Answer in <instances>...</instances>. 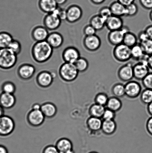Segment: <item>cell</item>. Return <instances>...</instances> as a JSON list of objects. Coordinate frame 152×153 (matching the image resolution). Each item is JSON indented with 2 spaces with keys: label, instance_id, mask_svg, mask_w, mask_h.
Instances as JSON below:
<instances>
[{
  "label": "cell",
  "instance_id": "2e32d148",
  "mask_svg": "<svg viewBox=\"0 0 152 153\" xmlns=\"http://www.w3.org/2000/svg\"><path fill=\"white\" fill-rule=\"evenodd\" d=\"M123 26V22L122 17L112 15L107 19L105 27L109 31L121 29Z\"/></svg>",
  "mask_w": 152,
  "mask_h": 153
},
{
  "label": "cell",
  "instance_id": "94428289",
  "mask_svg": "<svg viewBox=\"0 0 152 153\" xmlns=\"http://www.w3.org/2000/svg\"><path fill=\"white\" fill-rule=\"evenodd\" d=\"M149 18L150 20L152 22V10H151L149 13Z\"/></svg>",
  "mask_w": 152,
  "mask_h": 153
},
{
  "label": "cell",
  "instance_id": "f907efd6",
  "mask_svg": "<svg viewBox=\"0 0 152 153\" xmlns=\"http://www.w3.org/2000/svg\"><path fill=\"white\" fill-rule=\"evenodd\" d=\"M148 38L152 40V25H148L144 30Z\"/></svg>",
  "mask_w": 152,
  "mask_h": 153
},
{
  "label": "cell",
  "instance_id": "1f68e13d",
  "mask_svg": "<svg viewBox=\"0 0 152 153\" xmlns=\"http://www.w3.org/2000/svg\"><path fill=\"white\" fill-rule=\"evenodd\" d=\"M41 110L45 117H51L56 113V108L54 105L50 103H47L41 106Z\"/></svg>",
  "mask_w": 152,
  "mask_h": 153
},
{
  "label": "cell",
  "instance_id": "ac0fdd59",
  "mask_svg": "<svg viewBox=\"0 0 152 153\" xmlns=\"http://www.w3.org/2000/svg\"><path fill=\"white\" fill-rule=\"evenodd\" d=\"M39 8L43 13H51L59 7L55 0H39Z\"/></svg>",
  "mask_w": 152,
  "mask_h": 153
},
{
  "label": "cell",
  "instance_id": "3957f363",
  "mask_svg": "<svg viewBox=\"0 0 152 153\" xmlns=\"http://www.w3.org/2000/svg\"><path fill=\"white\" fill-rule=\"evenodd\" d=\"M79 71L73 64L64 62L60 66L59 74L64 80L72 82L77 79Z\"/></svg>",
  "mask_w": 152,
  "mask_h": 153
},
{
  "label": "cell",
  "instance_id": "d4e9b609",
  "mask_svg": "<svg viewBox=\"0 0 152 153\" xmlns=\"http://www.w3.org/2000/svg\"><path fill=\"white\" fill-rule=\"evenodd\" d=\"M106 22V19L98 14L94 15L90 18L89 24L97 31H101L105 27Z\"/></svg>",
  "mask_w": 152,
  "mask_h": 153
},
{
  "label": "cell",
  "instance_id": "cb8c5ba5",
  "mask_svg": "<svg viewBox=\"0 0 152 153\" xmlns=\"http://www.w3.org/2000/svg\"><path fill=\"white\" fill-rule=\"evenodd\" d=\"M109 7L112 15L120 17L126 16V7L119 1H114L111 3Z\"/></svg>",
  "mask_w": 152,
  "mask_h": 153
},
{
  "label": "cell",
  "instance_id": "f6af8a7d",
  "mask_svg": "<svg viewBox=\"0 0 152 153\" xmlns=\"http://www.w3.org/2000/svg\"><path fill=\"white\" fill-rule=\"evenodd\" d=\"M4 92L8 94H13L15 91V86L14 84L10 82H6L3 85Z\"/></svg>",
  "mask_w": 152,
  "mask_h": 153
},
{
  "label": "cell",
  "instance_id": "4dcf8cb0",
  "mask_svg": "<svg viewBox=\"0 0 152 153\" xmlns=\"http://www.w3.org/2000/svg\"><path fill=\"white\" fill-rule=\"evenodd\" d=\"M111 93L113 96L119 98L125 97L126 96L125 85L121 83L114 84L111 88Z\"/></svg>",
  "mask_w": 152,
  "mask_h": 153
},
{
  "label": "cell",
  "instance_id": "f5cc1de1",
  "mask_svg": "<svg viewBox=\"0 0 152 153\" xmlns=\"http://www.w3.org/2000/svg\"><path fill=\"white\" fill-rule=\"evenodd\" d=\"M90 1L93 4L96 5H99L105 2V0H90Z\"/></svg>",
  "mask_w": 152,
  "mask_h": 153
},
{
  "label": "cell",
  "instance_id": "8992f818",
  "mask_svg": "<svg viewBox=\"0 0 152 153\" xmlns=\"http://www.w3.org/2000/svg\"><path fill=\"white\" fill-rule=\"evenodd\" d=\"M125 95L128 98L134 99L139 97L142 92V87L136 81H131L125 85Z\"/></svg>",
  "mask_w": 152,
  "mask_h": 153
},
{
  "label": "cell",
  "instance_id": "ba28073f",
  "mask_svg": "<svg viewBox=\"0 0 152 153\" xmlns=\"http://www.w3.org/2000/svg\"><path fill=\"white\" fill-rule=\"evenodd\" d=\"M62 21L55 13L46 14L43 19L44 26L49 31H54L60 26Z\"/></svg>",
  "mask_w": 152,
  "mask_h": 153
},
{
  "label": "cell",
  "instance_id": "484cf974",
  "mask_svg": "<svg viewBox=\"0 0 152 153\" xmlns=\"http://www.w3.org/2000/svg\"><path fill=\"white\" fill-rule=\"evenodd\" d=\"M123 107V103L120 98L113 96L109 97L106 108L116 112L119 111Z\"/></svg>",
  "mask_w": 152,
  "mask_h": 153
},
{
  "label": "cell",
  "instance_id": "8d00e7d4",
  "mask_svg": "<svg viewBox=\"0 0 152 153\" xmlns=\"http://www.w3.org/2000/svg\"><path fill=\"white\" fill-rule=\"evenodd\" d=\"M138 6L135 3L129 4L126 7V17H133L136 16L138 13Z\"/></svg>",
  "mask_w": 152,
  "mask_h": 153
},
{
  "label": "cell",
  "instance_id": "7a4b0ae2",
  "mask_svg": "<svg viewBox=\"0 0 152 153\" xmlns=\"http://www.w3.org/2000/svg\"><path fill=\"white\" fill-rule=\"evenodd\" d=\"M17 56L9 48L0 49V68L8 70L13 68L17 63Z\"/></svg>",
  "mask_w": 152,
  "mask_h": 153
},
{
  "label": "cell",
  "instance_id": "7bdbcfd3",
  "mask_svg": "<svg viewBox=\"0 0 152 153\" xmlns=\"http://www.w3.org/2000/svg\"><path fill=\"white\" fill-rule=\"evenodd\" d=\"M54 13H56L59 16V19L62 21H66L67 12L66 9L61 8L58 7L54 10Z\"/></svg>",
  "mask_w": 152,
  "mask_h": 153
},
{
  "label": "cell",
  "instance_id": "ee69618b",
  "mask_svg": "<svg viewBox=\"0 0 152 153\" xmlns=\"http://www.w3.org/2000/svg\"><path fill=\"white\" fill-rule=\"evenodd\" d=\"M97 31L91 25L89 24L86 25L83 28V32L85 36H91L96 34Z\"/></svg>",
  "mask_w": 152,
  "mask_h": 153
},
{
  "label": "cell",
  "instance_id": "7dc6e473",
  "mask_svg": "<svg viewBox=\"0 0 152 153\" xmlns=\"http://www.w3.org/2000/svg\"><path fill=\"white\" fill-rule=\"evenodd\" d=\"M137 37L138 41L139 42L138 43H139L145 41L148 39H149L144 30L143 31H141L139 33Z\"/></svg>",
  "mask_w": 152,
  "mask_h": 153
},
{
  "label": "cell",
  "instance_id": "680465c9",
  "mask_svg": "<svg viewBox=\"0 0 152 153\" xmlns=\"http://www.w3.org/2000/svg\"><path fill=\"white\" fill-rule=\"evenodd\" d=\"M41 106L38 104H35L33 106V110H39L41 109Z\"/></svg>",
  "mask_w": 152,
  "mask_h": 153
},
{
  "label": "cell",
  "instance_id": "f35d334b",
  "mask_svg": "<svg viewBox=\"0 0 152 153\" xmlns=\"http://www.w3.org/2000/svg\"><path fill=\"white\" fill-rule=\"evenodd\" d=\"M8 48L17 55L21 52V44L20 42L17 40L13 39Z\"/></svg>",
  "mask_w": 152,
  "mask_h": 153
},
{
  "label": "cell",
  "instance_id": "91938a15",
  "mask_svg": "<svg viewBox=\"0 0 152 153\" xmlns=\"http://www.w3.org/2000/svg\"><path fill=\"white\" fill-rule=\"evenodd\" d=\"M3 111L2 108L0 106V117L3 116Z\"/></svg>",
  "mask_w": 152,
  "mask_h": 153
},
{
  "label": "cell",
  "instance_id": "9a60e30c",
  "mask_svg": "<svg viewBox=\"0 0 152 153\" xmlns=\"http://www.w3.org/2000/svg\"><path fill=\"white\" fill-rule=\"evenodd\" d=\"M134 78L137 80L141 81L150 73L148 66L140 62H138L133 66Z\"/></svg>",
  "mask_w": 152,
  "mask_h": 153
},
{
  "label": "cell",
  "instance_id": "30bf717a",
  "mask_svg": "<svg viewBox=\"0 0 152 153\" xmlns=\"http://www.w3.org/2000/svg\"><path fill=\"white\" fill-rule=\"evenodd\" d=\"M85 48L90 52H95L98 50L101 45L100 38L96 34L85 36L83 40Z\"/></svg>",
  "mask_w": 152,
  "mask_h": 153
},
{
  "label": "cell",
  "instance_id": "ffe728a7",
  "mask_svg": "<svg viewBox=\"0 0 152 153\" xmlns=\"http://www.w3.org/2000/svg\"><path fill=\"white\" fill-rule=\"evenodd\" d=\"M37 80L39 85L42 87H47L51 84L53 77L51 73L46 71H41L37 75Z\"/></svg>",
  "mask_w": 152,
  "mask_h": 153
},
{
  "label": "cell",
  "instance_id": "816d5d0a",
  "mask_svg": "<svg viewBox=\"0 0 152 153\" xmlns=\"http://www.w3.org/2000/svg\"><path fill=\"white\" fill-rule=\"evenodd\" d=\"M117 1L126 7L132 3H134L135 0H117Z\"/></svg>",
  "mask_w": 152,
  "mask_h": 153
},
{
  "label": "cell",
  "instance_id": "9f6ffc18",
  "mask_svg": "<svg viewBox=\"0 0 152 153\" xmlns=\"http://www.w3.org/2000/svg\"><path fill=\"white\" fill-rule=\"evenodd\" d=\"M58 6L63 5L67 2L68 0H55Z\"/></svg>",
  "mask_w": 152,
  "mask_h": 153
},
{
  "label": "cell",
  "instance_id": "6125c7cd",
  "mask_svg": "<svg viewBox=\"0 0 152 153\" xmlns=\"http://www.w3.org/2000/svg\"><path fill=\"white\" fill-rule=\"evenodd\" d=\"M67 153H74V151L73 150H71V151H69V152H68Z\"/></svg>",
  "mask_w": 152,
  "mask_h": 153
},
{
  "label": "cell",
  "instance_id": "9c48e42d",
  "mask_svg": "<svg viewBox=\"0 0 152 153\" xmlns=\"http://www.w3.org/2000/svg\"><path fill=\"white\" fill-rule=\"evenodd\" d=\"M67 22L74 23L81 19L83 16V10L81 7L76 4H72L66 9Z\"/></svg>",
  "mask_w": 152,
  "mask_h": 153
},
{
  "label": "cell",
  "instance_id": "5b68a950",
  "mask_svg": "<svg viewBox=\"0 0 152 153\" xmlns=\"http://www.w3.org/2000/svg\"><path fill=\"white\" fill-rule=\"evenodd\" d=\"M129 29L128 27L123 25V27L117 30L110 31L108 35V40L111 45L115 46L123 43L125 34Z\"/></svg>",
  "mask_w": 152,
  "mask_h": 153
},
{
  "label": "cell",
  "instance_id": "4fadbf2b",
  "mask_svg": "<svg viewBox=\"0 0 152 153\" xmlns=\"http://www.w3.org/2000/svg\"><path fill=\"white\" fill-rule=\"evenodd\" d=\"M49 34L48 30L45 27L38 25L33 28L31 36L32 39L36 42L46 41Z\"/></svg>",
  "mask_w": 152,
  "mask_h": 153
},
{
  "label": "cell",
  "instance_id": "603a6c76",
  "mask_svg": "<svg viewBox=\"0 0 152 153\" xmlns=\"http://www.w3.org/2000/svg\"><path fill=\"white\" fill-rule=\"evenodd\" d=\"M117 129V123L114 120H103L101 131L106 135L110 136L114 134Z\"/></svg>",
  "mask_w": 152,
  "mask_h": 153
},
{
  "label": "cell",
  "instance_id": "bcb514c9",
  "mask_svg": "<svg viewBox=\"0 0 152 153\" xmlns=\"http://www.w3.org/2000/svg\"><path fill=\"white\" fill-rule=\"evenodd\" d=\"M140 4L147 10H152V0H139Z\"/></svg>",
  "mask_w": 152,
  "mask_h": 153
},
{
  "label": "cell",
  "instance_id": "d590c367",
  "mask_svg": "<svg viewBox=\"0 0 152 153\" xmlns=\"http://www.w3.org/2000/svg\"><path fill=\"white\" fill-rule=\"evenodd\" d=\"M109 97L104 93H99L97 94L95 98V103L106 107Z\"/></svg>",
  "mask_w": 152,
  "mask_h": 153
},
{
  "label": "cell",
  "instance_id": "44dd1931",
  "mask_svg": "<svg viewBox=\"0 0 152 153\" xmlns=\"http://www.w3.org/2000/svg\"><path fill=\"white\" fill-rule=\"evenodd\" d=\"M102 122V118L90 116L86 121V125L91 131L98 132L101 130Z\"/></svg>",
  "mask_w": 152,
  "mask_h": 153
},
{
  "label": "cell",
  "instance_id": "52a82bcc",
  "mask_svg": "<svg viewBox=\"0 0 152 153\" xmlns=\"http://www.w3.org/2000/svg\"><path fill=\"white\" fill-rule=\"evenodd\" d=\"M133 66L132 62H129L120 67L117 71V76L120 80L127 82L133 79Z\"/></svg>",
  "mask_w": 152,
  "mask_h": 153
},
{
  "label": "cell",
  "instance_id": "7402d4cb",
  "mask_svg": "<svg viewBox=\"0 0 152 153\" xmlns=\"http://www.w3.org/2000/svg\"><path fill=\"white\" fill-rule=\"evenodd\" d=\"M16 100L13 94L4 92L0 96V103L3 107L10 108L13 107Z\"/></svg>",
  "mask_w": 152,
  "mask_h": 153
},
{
  "label": "cell",
  "instance_id": "4316f807",
  "mask_svg": "<svg viewBox=\"0 0 152 153\" xmlns=\"http://www.w3.org/2000/svg\"><path fill=\"white\" fill-rule=\"evenodd\" d=\"M106 109L105 106L95 103L89 108V114L90 116L102 118Z\"/></svg>",
  "mask_w": 152,
  "mask_h": 153
},
{
  "label": "cell",
  "instance_id": "f1b7e54d",
  "mask_svg": "<svg viewBox=\"0 0 152 153\" xmlns=\"http://www.w3.org/2000/svg\"><path fill=\"white\" fill-rule=\"evenodd\" d=\"M13 40L12 36L10 33L0 31V49L8 48Z\"/></svg>",
  "mask_w": 152,
  "mask_h": 153
},
{
  "label": "cell",
  "instance_id": "277c9868",
  "mask_svg": "<svg viewBox=\"0 0 152 153\" xmlns=\"http://www.w3.org/2000/svg\"><path fill=\"white\" fill-rule=\"evenodd\" d=\"M115 59L120 62H126L131 59V48L123 43L115 46L113 51Z\"/></svg>",
  "mask_w": 152,
  "mask_h": 153
},
{
  "label": "cell",
  "instance_id": "74e56055",
  "mask_svg": "<svg viewBox=\"0 0 152 153\" xmlns=\"http://www.w3.org/2000/svg\"><path fill=\"white\" fill-rule=\"evenodd\" d=\"M139 43L142 47L144 53L149 56L152 54V40L148 39Z\"/></svg>",
  "mask_w": 152,
  "mask_h": 153
},
{
  "label": "cell",
  "instance_id": "f546056e",
  "mask_svg": "<svg viewBox=\"0 0 152 153\" xmlns=\"http://www.w3.org/2000/svg\"><path fill=\"white\" fill-rule=\"evenodd\" d=\"M138 42L137 36L134 33L129 31L125 34L123 43L126 45L131 48L137 44Z\"/></svg>",
  "mask_w": 152,
  "mask_h": 153
},
{
  "label": "cell",
  "instance_id": "681fc988",
  "mask_svg": "<svg viewBox=\"0 0 152 153\" xmlns=\"http://www.w3.org/2000/svg\"><path fill=\"white\" fill-rule=\"evenodd\" d=\"M146 128L149 134L152 136V117L147 120L146 124Z\"/></svg>",
  "mask_w": 152,
  "mask_h": 153
},
{
  "label": "cell",
  "instance_id": "be15d7a7",
  "mask_svg": "<svg viewBox=\"0 0 152 153\" xmlns=\"http://www.w3.org/2000/svg\"><path fill=\"white\" fill-rule=\"evenodd\" d=\"M88 153H99L98 152H95V151H92V152H90Z\"/></svg>",
  "mask_w": 152,
  "mask_h": 153
},
{
  "label": "cell",
  "instance_id": "c3c4849f",
  "mask_svg": "<svg viewBox=\"0 0 152 153\" xmlns=\"http://www.w3.org/2000/svg\"><path fill=\"white\" fill-rule=\"evenodd\" d=\"M43 153H59V152L56 146H49L45 148Z\"/></svg>",
  "mask_w": 152,
  "mask_h": 153
},
{
  "label": "cell",
  "instance_id": "e0dca14e",
  "mask_svg": "<svg viewBox=\"0 0 152 153\" xmlns=\"http://www.w3.org/2000/svg\"><path fill=\"white\" fill-rule=\"evenodd\" d=\"M46 41L53 49H56L62 46L64 42V38L60 33L53 31L49 34Z\"/></svg>",
  "mask_w": 152,
  "mask_h": 153
},
{
  "label": "cell",
  "instance_id": "60d3db41",
  "mask_svg": "<svg viewBox=\"0 0 152 153\" xmlns=\"http://www.w3.org/2000/svg\"><path fill=\"white\" fill-rule=\"evenodd\" d=\"M142 84L146 89L152 90V73H149L142 80Z\"/></svg>",
  "mask_w": 152,
  "mask_h": 153
},
{
  "label": "cell",
  "instance_id": "5bb4252c",
  "mask_svg": "<svg viewBox=\"0 0 152 153\" xmlns=\"http://www.w3.org/2000/svg\"><path fill=\"white\" fill-rule=\"evenodd\" d=\"M36 71L35 67L32 64L25 63L19 66L18 69V73L19 77L24 79H28L32 78Z\"/></svg>",
  "mask_w": 152,
  "mask_h": 153
},
{
  "label": "cell",
  "instance_id": "6da1fadb",
  "mask_svg": "<svg viewBox=\"0 0 152 153\" xmlns=\"http://www.w3.org/2000/svg\"><path fill=\"white\" fill-rule=\"evenodd\" d=\"M53 49L47 41L36 42L31 48V54L35 62L43 64L51 58Z\"/></svg>",
  "mask_w": 152,
  "mask_h": 153
},
{
  "label": "cell",
  "instance_id": "e575fe53",
  "mask_svg": "<svg viewBox=\"0 0 152 153\" xmlns=\"http://www.w3.org/2000/svg\"><path fill=\"white\" fill-rule=\"evenodd\" d=\"M140 100L143 104L148 105L152 102V90L146 89L141 92L140 95Z\"/></svg>",
  "mask_w": 152,
  "mask_h": 153
},
{
  "label": "cell",
  "instance_id": "db71d44e",
  "mask_svg": "<svg viewBox=\"0 0 152 153\" xmlns=\"http://www.w3.org/2000/svg\"><path fill=\"white\" fill-rule=\"evenodd\" d=\"M147 111L149 114L152 117V102L149 104L147 105Z\"/></svg>",
  "mask_w": 152,
  "mask_h": 153
},
{
  "label": "cell",
  "instance_id": "d6986e66",
  "mask_svg": "<svg viewBox=\"0 0 152 153\" xmlns=\"http://www.w3.org/2000/svg\"><path fill=\"white\" fill-rule=\"evenodd\" d=\"M45 117L41 109L32 110L28 115V119L33 126H38L44 122Z\"/></svg>",
  "mask_w": 152,
  "mask_h": 153
},
{
  "label": "cell",
  "instance_id": "ab89813d",
  "mask_svg": "<svg viewBox=\"0 0 152 153\" xmlns=\"http://www.w3.org/2000/svg\"><path fill=\"white\" fill-rule=\"evenodd\" d=\"M98 14L106 20L112 15L109 7L107 6L103 7L100 9Z\"/></svg>",
  "mask_w": 152,
  "mask_h": 153
},
{
  "label": "cell",
  "instance_id": "b9f144b4",
  "mask_svg": "<svg viewBox=\"0 0 152 153\" xmlns=\"http://www.w3.org/2000/svg\"><path fill=\"white\" fill-rule=\"evenodd\" d=\"M115 117L116 112L106 108L102 119L103 120H112L115 119Z\"/></svg>",
  "mask_w": 152,
  "mask_h": 153
},
{
  "label": "cell",
  "instance_id": "836d02e7",
  "mask_svg": "<svg viewBox=\"0 0 152 153\" xmlns=\"http://www.w3.org/2000/svg\"><path fill=\"white\" fill-rule=\"evenodd\" d=\"M79 73H83L89 68L88 61L85 58L80 57L74 64Z\"/></svg>",
  "mask_w": 152,
  "mask_h": 153
},
{
  "label": "cell",
  "instance_id": "83f0119b",
  "mask_svg": "<svg viewBox=\"0 0 152 153\" xmlns=\"http://www.w3.org/2000/svg\"><path fill=\"white\" fill-rule=\"evenodd\" d=\"M56 147L59 152L61 153H67L73 150L72 143L70 141L66 139H61L59 140Z\"/></svg>",
  "mask_w": 152,
  "mask_h": 153
},
{
  "label": "cell",
  "instance_id": "6f0895ef",
  "mask_svg": "<svg viewBox=\"0 0 152 153\" xmlns=\"http://www.w3.org/2000/svg\"><path fill=\"white\" fill-rule=\"evenodd\" d=\"M0 153H8V151L5 147L0 146Z\"/></svg>",
  "mask_w": 152,
  "mask_h": 153
},
{
  "label": "cell",
  "instance_id": "7c38bea8",
  "mask_svg": "<svg viewBox=\"0 0 152 153\" xmlns=\"http://www.w3.org/2000/svg\"><path fill=\"white\" fill-rule=\"evenodd\" d=\"M14 128V121L10 117L2 116L0 117V135L6 136L10 134Z\"/></svg>",
  "mask_w": 152,
  "mask_h": 153
},
{
  "label": "cell",
  "instance_id": "d6a6232c",
  "mask_svg": "<svg viewBox=\"0 0 152 153\" xmlns=\"http://www.w3.org/2000/svg\"><path fill=\"white\" fill-rule=\"evenodd\" d=\"M131 59L138 61L144 54L143 50L139 43L131 48Z\"/></svg>",
  "mask_w": 152,
  "mask_h": 153
},
{
  "label": "cell",
  "instance_id": "11a10c76",
  "mask_svg": "<svg viewBox=\"0 0 152 153\" xmlns=\"http://www.w3.org/2000/svg\"><path fill=\"white\" fill-rule=\"evenodd\" d=\"M148 65L150 69L152 70V54L149 56Z\"/></svg>",
  "mask_w": 152,
  "mask_h": 153
},
{
  "label": "cell",
  "instance_id": "8fae6325",
  "mask_svg": "<svg viewBox=\"0 0 152 153\" xmlns=\"http://www.w3.org/2000/svg\"><path fill=\"white\" fill-rule=\"evenodd\" d=\"M79 51L74 46H69L64 49L62 53V58L65 62L75 63L80 57Z\"/></svg>",
  "mask_w": 152,
  "mask_h": 153
}]
</instances>
